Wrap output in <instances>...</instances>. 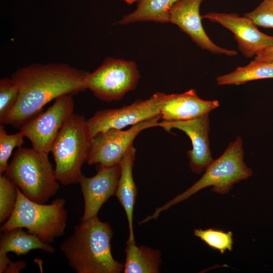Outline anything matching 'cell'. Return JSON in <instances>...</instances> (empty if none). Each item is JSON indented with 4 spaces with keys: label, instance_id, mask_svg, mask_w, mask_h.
<instances>
[{
    "label": "cell",
    "instance_id": "cell-16",
    "mask_svg": "<svg viewBox=\"0 0 273 273\" xmlns=\"http://www.w3.org/2000/svg\"><path fill=\"white\" fill-rule=\"evenodd\" d=\"M135 152L136 150L132 145L119 163L121 172L115 195L126 215L129 231V236L126 242L128 243H135L133 228V214L137 189L132 174Z\"/></svg>",
    "mask_w": 273,
    "mask_h": 273
},
{
    "label": "cell",
    "instance_id": "cell-4",
    "mask_svg": "<svg viewBox=\"0 0 273 273\" xmlns=\"http://www.w3.org/2000/svg\"><path fill=\"white\" fill-rule=\"evenodd\" d=\"M4 174L25 197L39 203L46 204L59 189L48 154L33 148H18Z\"/></svg>",
    "mask_w": 273,
    "mask_h": 273
},
{
    "label": "cell",
    "instance_id": "cell-6",
    "mask_svg": "<svg viewBox=\"0 0 273 273\" xmlns=\"http://www.w3.org/2000/svg\"><path fill=\"white\" fill-rule=\"evenodd\" d=\"M17 199L9 219L1 226V232L25 228L27 232L47 243L64 235L67 220L65 200L57 198L50 204L34 202L17 189Z\"/></svg>",
    "mask_w": 273,
    "mask_h": 273
},
{
    "label": "cell",
    "instance_id": "cell-19",
    "mask_svg": "<svg viewBox=\"0 0 273 273\" xmlns=\"http://www.w3.org/2000/svg\"><path fill=\"white\" fill-rule=\"evenodd\" d=\"M127 4L136 2L135 10L125 15L119 21L120 24L135 22H169L170 11L178 0H124Z\"/></svg>",
    "mask_w": 273,
    "mask_h": 273
},
{
    "label": "cell",
    "instance_id": "cell-27",
    "mask_svg": "<svg viewBox=\"0 0 273 273\" xmlns=\"http://www.w3.org/2000/svg\"><path fill=\"white\" fill-rule=\"evenodd\" d=\"M254 59L260 61L273 62V46L259 52L254 57Z\"/></svg>",
    "mask_w": 273,
    "mask_h": 273
},
{
    "label": "cell",
    "instance_id": "cell-12",
    "mask_svg": "<svg viewBox=\"0 0 273 273\" xmlns=\"http://www.w3.org/2000/svg\"><path fill=\"white\" fill-rule=\"evenodd\" d=\"M203 0H178L171 8L169 22L177 25L201 49L215 55L234 56L237 52L216 45L207 35L202 23L200 7Z\"/></svg>",
    "mask_w": 273,
    "mask_h": 273
},
{
    "label": "cell",
    "instance_id": "cell-7",
    "mask_svg": "<svg viewBox=\"0 0 273 273\" xmlns=\"http://www.w3.org/2000/svg\"><path fill=\"white\" fill-rule=\"evenodd\" d=\"M140 78L134 62L109 57L95 70L88 72L85 83L86 89L96 97L110 102L121 99L134 89Z\"/></svg>",
    "mask_w": 273,
    "mask_h": 273
},
{
    "label": "cell",
    "instance_id": "cell-14",
    "mask_svg": "<svg viewBox=\"0 0 273 273\" xmlns=\"http://www.w3.org/2000/svg\"><path fill=\"white\" fill-rule=\"evenodd\" d=\"M158 126L170 131L172 128L182 130L190 138L192 149L187 151L189 166L196 173H202L213 161L210 151L209 132V114L198 118L184 121L159 122Z\"/></svg>",
    "mask_w": 273,
    "mask_h": 273
},
{
    "label": "cell",
    "instance_id": "cell-17",
    "mask_svg": "<svg viewBox=\"0 0 273 273\" xmlns=\"http://www.w3.org/2000/svg\"><path fill=\"white\" fill-rule=\"evenodd\" d=\"M124 273H158L162 263L161 253L144 245L126 242Z\"/></svg>",
    "mask_w": 273,
    "mask_h": 273
},
{
    "label": "cell",
    "instance_id": "cell-24",
    "mask_svg": "<svg viewBox=\"0 0 273 273\" xmlns=\"http://www.w3.org/2000/svg\"><path fill=\"white\" fill-rule=\"evenodd\" d=\"M19 95V88L12 79L6 77L0 80V122L15 105Z\"/></svg>",
    "mask_w": 273,
    "mask_h": 273
},
{
    "label": "cell",
    "instance_id": "cell-2",
    "mask_svg": "<svg viewBox=\"0 0 273 273\" xmlns=\"http://www.w3.org/2000/svg\"><path fill=\"white\" fill-rule=\"evenodd\" d=\"M110 225L95 216L76 225L60 246L69 266L77 273H120L123 264L111 252Z\"/></svg>",
    "mask_w": 273,
    "mask_h": 273
},
{
    "label": "cell",
    "instance_id": "cell-20",
    "mask_svg": "<svg viewBox=\"0 0 273 273\" xmlns=\"http://www.w3.org/2000/svg\"><path fill=\"white\" fill-rule=\"evenodd\" d=\"M267 78H273V62L255 59L244 66L238 67L233 71L218 76V85H240L247 82Z\"/></svg>",
    "mask_w": 273,
    "mask_h": 273
},
{
    "label": "cell",
    "instance_id": "cell-11",
    "mask_svg": "<svg viewBox=\"0 0 273 273\" xmlns=\"http://www.w3.org/2000/svg\"><path fill=\"white\" fill-rule=\"evenodd\" d=\"M202 17L231 31L239 51L247 58L255 57L262 50L273 46V36L260 31L253 21L245 15L240 16L234 13L210 12Z\"/></svg>",
    "mask_w": 273,
    "mask_h": 273
},
{
    "label": "cell",
    "instance_id": "cell-3",
    "mask_svg": "<svg viewBox=\"0 0 273 273\" xmlns=\"http://www.w3.org/2000/svg\"><path fill=\"white\" fill-rule=\"evenodd\" d=\"M243 141L237 136L217 159L213 160L205 169L202 177L191 187L156 209L154 213L144 219L145 222L156 219L160 213L179 202L184 201L201 190L212 186V192L225 195L234 185L251 176L252 171L244 161Z\"/></svg>",
    "mask_w": 273,
    "mask_h": 273
},
{
    "label": "cell",
    "instance_id": "cell-21",
    "mask_svg": "<svg viewBox=\"0 0 273 273\" xmlns=\"http://www.w3.org/2000/svg\"><path fill=\"white\" fill-rule=\"evenodd\" d=\"M194 235L200 238L210 248L223 254L226 250L231 251L233 239L231 232H225L214 229H195Z\"/></svg>",
    "mask_w": 273,
    "mask_h": 273
},
{
    "label": "cell",
    "instance_id": "cell-23",
    "mask_svg": "<svg viewBox=\"0 0 273 273\" xmlns=\"http://www.w3.org/2000/svg\"><path fill=\"white\" fill-rule=\"evenodd\" d=\"M24 137L21 131L8 134L4 125H0V175L5 172L13 150L16 147L21 148L24 142Z\"/></svg>",
    "mask_w": 273,
    "mask_h": 273
},
{
    "label": "cell",
    "instance_id": "cell-28",
    "mask_svg": "<svg viewBox=\"0 0 273 273\" xmlns=\"http://www.w3.org/2000/svg\"><path fill=\"white\" fill-rule=\"evenodd\" d=\"M7 254L0 252V273H4L9 261L11 260Z\"/></svg>",
    "mask_w": 273,
    "mask_h": 273
},
{
    "label": "cell",
    "instance_id": "cell-26",
    "mask_svg": "<svg viewBox=\"0 0 273 273\" xmlns=\"http://www.w3.org/2000/svg\"><path fill=\"white\" fill-rule=\"evenodd\" d=\"M26 266V263L24 261H12L10 260L4 273H19Z\"/></svg>",
    "mask_w": 273,
    "mask_h": 273
},
{
    "label": "cell",
    "instance_id": "cell-13",
    "mask_svg": "<svg viewBox=\"0 0 273 273\" xmlns=\"http://www.w3.org/2000/svg\"><path fill=\"white\" fill-rule=\"evenodd\" d=\"M121 169L120 164L100 165L97 174L92 177L81 174L79 183L84 200V211L80 221L97 216L102 205L115 195Z\"/></svg>",
    "mask_w": 273,
    "mask_h": 273
},
{
    "label": "cell",
    "instance_id": "cell-25",
    "mask_svg": "<svg viewBox=\"0 0 273 273\" xmlns=\"http://www.w3.org/2000/svg\"><path fill=\"white\" fill-rule=\"evenodd\" d=\"M244 15L257 26L273 28V0H263L253 10Z\"/></svg>",
    "mask_w": 273,
    "mask_h": 273
},
{
    "label": "cell",
    "instance_id": "cell-10",
    "mask_svg": "<svg viewBox=\"0 0 273 273\" xmlns=\"http://www.w3.org/2000/svg\"><path fill=\"white\" fill-rule=\"evenodd\" d=\"M163 93H157L146 100H138L122 107L97 111L87 120L93 136L110 129H122L160 116Z\"/></svg>",
    "mask_w": 273,
    "mask_h": 273
},
{
    "label": "cell",
    "instance_id": "cell-9",
    "mask_svg": "<svg viewBox=\"0 0 273 273\" xmlns=\"http://www.w3.org/2000/svg\"><path fill=\"white\" fill-rule=\"evenodd\" d=\"M160 119L158 116L125 130L110 129L97 133L92 138L86 162L105 166L119 164L137 135L145 129L158 126Z\"/></svg>",
    "mask_w": 273,
    "mask_h": 273
},
{
    "label": "cell",
    "instance_id": "cell-15",
    "mask_svg": "<svg viewBox=\"0 0 273 273\" xmlns=\"http://www.w3.org/2000/svg\"><path fill=\"white\" fill-rule=\"evenodd\" d=\"M217 100L201 99L194 89L181 94L163 93L160 116L163 121H184L209 114L219 106Z\"/></svg>",
    "mask_w": 273,
    "mask_h": 273
},
{
    "label": "cell",
    "instance_id": "cell-5",
    "mask_svg": "<svg viewBox=\"0 0 273 273\" xmlns=\"http://www.w3.org/2000/svg\"><path fill=\"white\" fill-rule=\"evenodd\" d=\"M92 138L87 120L83 116L73 114L64 124L51 151L55 162L56 175L61 184L79 183Z\"/></svg>",
    "mask_w": 273,
    "mask_h": 273
},
{
    "label": "cell",
    "instance_id": "cell-1",
    "mask_svg": "<svg viewBox=\"0 0 273 273\" xmlns=\"http://www.w3.org/2000/svg\"><path fill=\"white\" fill-rule=\"evenodd\" d=\"M88 74L63 63H35L19 68L11 76L18 85L19 97L1 124L22 126L52 100L86 89Z\"/></svg>",
    "mask_w": 273,
    "mask_h": 273
},
{
    "label": "cell",
    "instance_id": "cell-8",
    "mask_svg": "<svg viewBox=\"0 0 273 273\" xmlns=\"http://www.w3.org/2000/svg\"><path fill=\"white\" fill-rule=\"evenodd\" d=\"M74 109L72 95L60 97L46 111L21 126L20 131L29 140L33 149L49 154L61 128L73 114Z\"/></svg>",
    "mask_w": 273,
    "mask_h": 273
},
{
    "label": "cell",
    "instance_id": "cell-18",
    "mask_svg": "<svg viewBox=\"0 0 273 273\" xmlns=\"http://www.w3.org/2000/svg\"><path fill=\"white\" fill-rule=\"evenodd\" d=\"M0 239V252H13L17 256L25 255L32 250H42L49 253L55 249L35 235L24 231L22 228L2 232Z\"/></svg>",
    "mask_w": 273,
    "mask_h": 273
},
{
    "label": "cell",
    "instance_id": "cell-22",
    "mask_svg": "<svg viewBox=\"0 0 273 273\" xmlns=\"http://www.w3.org/2000/svg\"><path fill=\"white\" fill-rule=\"evenodd\" d=\"M17 186L4 174L0 175V222L3 224L11 215L17 199Z\"/></svg>",
    "mask_w": 273,
    "mask_h": 273
}]
</instances>
